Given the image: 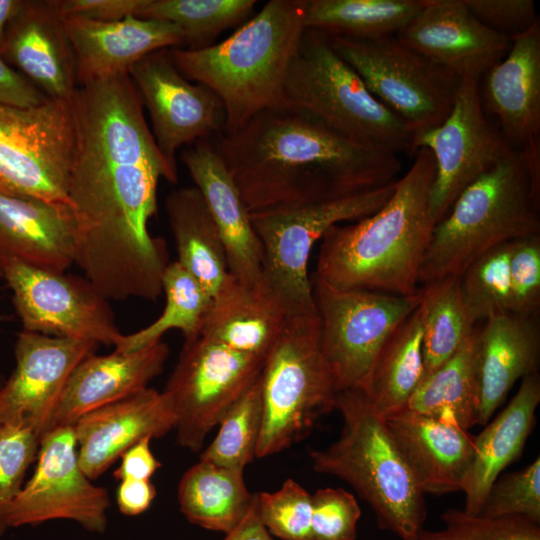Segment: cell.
Returning <instances> with one entry per match:
<instances>
[{
	"label": "cell",
	"mask_w": 540,
	"mask_h": 540,
	"mask_svg": "<svg viewBox=\"0 0 540 540\" xmlns=\"http://www.w3.org/2000/svg\"><path fill=\"white\" fill-rule=\"evenodd\" d=\"M72 103L75 264L108 300L155 301L168 262L164 241L150 235L148 224L160 179L175 184L178 173L162 157L129 75L80 85Z\"/></svg>",
	"instance_id": "cell-1"
},
{
	"label": "cell",
	"mask_w": 540,
	"mask_h": 540,
	"mask_svg": "<svg viewBox=\"0 0 540 540\" xmlns=\"http://www.w3.org/2000/svg\"><path fill=\"white\" fill-rule=\"evenodd\" d=\"M249 211L303 206L395 182L399 155L351 140L281 103L211 143Z\"/></svg>",
	"instance_id": "cell-2"
},
{
	"label": "cell",
	"mask_w": 540,
	"mask_h": 540,
	"mask_svg": "<svg viewBox=\"0 0 540 540\" xmlns=\"http://www.w3.org/2000/svg\"><path fill=\"white\" fill-rule=\"evenodd\" d=\"M413 157L379 210L327 230L320 243L316 277L346 290L400 296L420 292L419 272L435 226L429 208L435 163L426 148H419Z\"/></svg>",
	"instance_id": "cell-3"
},
{
	"label": "cell",
	"mask_w": 540,
	"mask_h": 540,
	"mask_svg": "<svg viewBox=\"0 0 540 540\" xmlns=\"http://www.w3.org/2000/svg\"><path fill=\"white\" fill-rule=\"evenodd\" d=\"M306 0H270L230 37L202 49H167L178 71L222 101L231 134L280 105L291 61L304 32Z\"/></svg>",
	"instance_id": "cell-4"
},
{
	"label": "cell",
	"mask_w": 540,
	"mask_h": 540,
	"mask_svg": "<svg viewBox=\"0 0 540 540\" xmlns=\"http://www.w3.org/2000/svg\"><path fill=\"white\" fill-rule=\"evenodd\" d=\"M540 183L521 148L512 149L466 187L432 231L420 287L460 276L488 250L540 234Z\"/></svg>",
	"instance_id": "cell-5"
},
{
	"label": "cell",
	"mask_w": 540,
	"mask_h": 540,
	"mask_svg": "<svg viewBox=\"0 0 540 540\" xmlns=\"http://www.w3.org/2000/svg\"><path fill=\"white\" fill-rule=\"evenodd\" d=\"M335 410L342 418L336 441L312 450L315 472L348 483L373 510L379 529L401 540H418L426 505L387 424L362 390L338 392Z\"/></svg>",
	"instance_id": "cell-6"
},
{
	"label": "cell",
	"mask_w": 540,
	"mask_h": 540,
	"mask_svg": "<svg viewBox=\"0 0 540 540\" xmlns=\"http://www.w3.org/2000/svg\"><path fill=\"white\" fill-rule=\"evenodd\" d=\"M282 103L356 142L413 157L414 133L378 101L330 46L306 29L289 66Z\"/></svg>",
	"instance_id": "cell-7"
},
{
	"label": "cell",
	"mask_w": 540,
	"mask_h": 540,
	"mask_svg": "<svg viewBox=\"0 0 540 540\" xmlns=\"http://www.w3.org/2000/svg\"><path fill=\"white\" fill-rule=\"evenodd\" d=\"M263 424L256 458L303 440L335 410L338 389L320 344L317 312L290 314L260 376Z\"/></svg>",
	"instance_id": "cell-8"
},
{
	"label": "cell",
	"mask_w": 540,
	"mask_h": 540,
	"mask_svg": "<svg viewBox=\"0 0 540 540\" xmlns=\"http://www.w3.org/2000/svg\"><path fill=\"white\" fill-rule=\"evenodd\" d=\"M395 182L342 198L250 214L262 247L263 278L289 314L316 312L308 273L314 245L332 226L379 210L392 196Z\"/></svg>",
	"instance_id": "cell-9"
},
{
	"label": "cell",
	"mask_w": 540,
	"mask_h": 540,
	"mask_svg": "<svg viewBox=\"0 0 540 540\" xmlns=\"http://www.w3.org/2000/svg\"><path fill=\"white\" fill-rule=\"evenodd\" d=\"M327 39L371 94L415 136L440 125L448 116L461 79L396 35L373 40Z\"/></svg>",
	"instance_id": "cell-10"
},
{
	"label": "cell",
	"mask_w": 540,
	"mask_h": 540,
	"mask_svg": "<svg viewBox=\"0 0 540 540\" xmlns=\"http://www.w3.org/2000/svg\"><path fill=\"white\" fill-rule=\"evenodd\" d=\"M311 284L321 350L338 392L363 391L382 348L420 304L422 289L410 296L346 290L314 274Z\"/></svg>",
	"instance_id": "cell-11"
},
{
	"label": "cell",
	"mask_w": 540,
	"mask_h": 540,
	"mask_svg": "<svg viewBox=\"0 0 540 540\" xmlns=\"http://www.w3.org/2000/svg\"><path fill=\"white\" fill-rule=\"evenodd\" d=\"M72 100L50 98L31 107L0 102L1 186L68 204L76 134Z\"/></svg>",
	"instance_id": "cell-12"
},
{
	"label": "cell",
	"mask_w": 540,
	"mask_h": 540,
	"mask_svg": "<svg viewBox=\"0 0 540 540\" xmlns=\"http://www.w3.org/2000/svg\"><path fill=\"white\" fill-rule=\"evenodd\" d=\"M265 360L201 334L185 339L162 391L176 417L177 443L201 450L212 429L258 380Z\"/></svg>",
	"instance_id": "cell-13"
},
{
	"label": "cell",
	"mask_w": 540,
	"mask_h": 540,
	"mask_svg": "<svg viewBox=\"0 0 540 540\" xmlns=\"http://www.w3.org/2000/svg\"><path fill=\"white\" fill-rule=\"evenodd\" d=\"M0 276L11 289L23 330L116 347L120 332L109 300L75 275L0 259Z\"/></svg>",
	"instance_id": "cell-14"
},
{
	"label": "cell",
	"mask_w": 540,
	"mask_h": 540,
	"mask_svg": "<svg viewBox=\"0 0 540 540\" xmlns=\"http://www.w3.org/2000/svg\"><path fill=\"white\" fill-rule=\"evenodd\" d=\"M484 110L480 78H462L446 119L414 138V151L428 149L435 163L429 208L436 225L460 193L512 147Z\"/></svg>",
	"instance_id": "cell-15"
},
{
	"label": "cell",
	"mask_w": 540,
	"mask_h": 540,
	"mask_svg": "<svg viewBox=\"0 0 540 540\" xmlns=\"http://www.w3.org/2000/svg\"><path fill=\"white\" fill-rule=\"evenodd\" d=\"M77 449L73 425L55 427L40 437L37 466L11 506L9 527L65 519L89 532L107 529L109 494L84 474Z\"/></svg>",
	"instance_id": "cell-16"
},
{
	"label": "cell",
	"mask_w": 540,
	"mask_h": 540,
	"mask_svg": "<svg viewBox=\"0 0 540 540\" xmlns=\"http://www.w3.org/2000/svg\"><path fill=\"white\" fill-rule=\"evenodd\" d=\"M128 75L148 110L155 143L173 171L180 147L223 132L226 113L220 98L207 86L189 82L167 49L148 54Z\"/></svg>",
	"instance_id": "cell-17"
},
{
	"label": "cell",
	"mask_w": 540,
	"mask_h": 540,
	"mask_svg": "<svg viewBox=\"0 0 540 540\" xmlns=\"http://www.w3.org/2000/svg\"><path fill=\"white\" fill-rule=\"evenodd\" d=\"M97 347L91 341L21 331L16 366L0 388V423L27 426L41 437L70 374Z\"/></svg>",
	"instance_id": "cell-18"
},
{
	"label": "cell",
	"mask_w": 540,
	"mask_h": 540,
	"mask_svg": "<svg viewBox=\"0 0 540 540\" xmlns=\"http://www.w3.org/2000/svg\"><path fill=\"white\" fill-rule=\"evenodd\" d=\"M396 36L460 79L481 78L510 47V38L478 20L465 0H426Z\"/></svg>",
	"instance_id": "cell-19"
},
{
	"label": "cell",
	"mask_w": 540,
	"mask_h": 540,
	"mask_svg": "<svg viewBox=\"0 0 540 540\" xmlns=\"http://www.w3.org/2000/svg\"><path fill=\"white\" fill-rule=\"evenodd\" d=\"M55 0L24 1L10 21L0 57L51 99L78 88L74 52Z\"/></svg>",
	"instance_id": "cell-20"
},
{
	"label": "cell",
	"mask_w": 540,
	"mask_h": 540,
	"mask_svg": "<svg viewBox=\"0 0 540 540\" xmlns=\"http://www.w3.org/2000/svg\"><path fill=\"white\" fill-rule=\"evenodd\" d=\"M63 22L74 52L78 86L128 75L148 54L184 43L176 25L157 19L129 16L100 22L64 16Z\"/></svg>",
	"instance_id": "cell-21"
},
{
	"label": "cell",
	"mask_w": 540,
	"mask_h": 540,
	"mask_svg": "<svg viewBox=\"0 0 540 540\" xmlns=\"http://www.w3.org/2000/svg\"><path fill=\"white\" fill-rule=\"evenodd\" d=\"M176 417L162 392L146 388L81 416L73 425L78 463L94 480L143 438H160L175 428Z\"/></svg>",
	"instance_id": "cell-22"
},
{
	"label": "cell",
	"mask_w": 540,
	"mask_h": 540,
	"mask_svg": "<svg viewBox=\"0 0 540 540\" xmlns=\"http://www.w3.org/2000/svg\"><path fill=\"white\" fill-rule=\"evenodd\" d=\"M168 356L169 347L162 340L133 351L89 355L66 381L48 430L74 425L84 414L148 388L162 373Z\"/></svg>",
	"instance_id": "cell-23"
},
{
	"label": "cell",
	"mask_w": 540,
	"mask_h": 540,
	"mask_svg": "<svg viewBox=\"0 0 540 540\" xmlns=\"http://www.w3.org/2000/svg\"><path fill=\"white\" fill-rule=\"evenodd\" d=\"M77 229L68 204L0 185V259L64 273L75 263Z\"/></svg>",
	"instance_id": "cell-24"
},
{
	"label": "cell",
	"mask_w": 540,
	"mask_h": 540,
	"mask_svg": "<svg viewBox=\"0 0 540 540\" xmlns=\"http://www.w3.org/2000/svg\"><path fill=\"white\" fill-rule=\"evenodd\" d=\"M181 159L200 191L224 243L229 274L257 281L263 253L250 213L224 161L203 139L186 148Z\"/></svg>",
	"instance_id": "cell-25"
},
{
	"label": "cell",
	"mask_w": 540,
	"mask_h": 540,
	"mask_svg": "<svg viewBox=\"0 0 540 540\" xmlns=\"http://www.w3.org/2000/svg\"><path fill=\"white\" fill-rule=\"evenodd\" d=\"M475 328L477 425H485L514 384L537 372L539 315L503 313Z\"/></svg>",
	"instance_id": "cell-26"
},
{
	"label": "cell",
	"mask_w": 540,
	"mask_h": 540,
	"mask_svg": "<svg viewBox=\"0 0 540 540\" xmlns=\"http://www.w3.org/2000/svg\"><path fill=\"white\" fill-rule=\"evenodd\" d=\"M482 103L514 148L540 134V21L510 38L506 55L485 73Z\"/></svg>",
	"instance_id": "cell-27"
},
{
	"label": "cell",
	"mask_w": 540,
	"mask_h": 540,
	"mask_svg": "<svg viewBox=\"0 0 540 540\" xmlns=\"http://www.w3.org/2000/svg\"><path fill=\"white\" fill-rule=\"evenodd\" d=\"M385 421L424 494L462 491L474 455L468 430L408 409Z\"/></svg>",
	"instance_id": "cell-28"
},
{
	"label": "cell",
	"mask_w": 540,
	"mask_h": 540,
	"mask_svg": "<svg viewBox=\"0 0 540 540\" xmlns=\"http://www.w3.org/2000/svg\"><path fill=\"white\" fill-rule=\"evenodd\" d=\"M289 315L263 276L257 281H244L228 274L212 296L198 334L266 359Z\"/></svg>",
	"instance_id": "cell-29"
},
{
	"label": "cell",
	"mask_w": 540,
	"mask_h": 540,
	"mask_svg": "<svg viewBox=\"0 0 540 540\" xmlns=\"http://www.w3.org/2000/svg\"><path fill=\"white\" fill-rule=\"evenodd\" d=\"M539 403L540 377L535 372L521 380L506 407L474 436V455L462 488L466 512L480 513L492 484L520 456L534 427Z\"/></svg>",
	"instance_id": "cell-30"
},
{
	"label": "cell",
	"mask_w": 540,
	"mask_h": 540,
	"mask_svg": "<svg viewBox=\"0 0 540 540\" xmlns=\"http://www.w3.org/2000/svg\"><path fill=\"white\" fill-rule=\"evenodd\" d=\"M165 205L177 262L213 296L229 271L224 243L200 191L195 186L178 188Z\"/></svg>",
	"instance_id": "cell-31"
},
{
	"label": "cell",
	"mask_w": 540,
	"mask_h": 540,
	"mask_svg": "<svg viewBox=\"0 0 540 540\" xmlns=\"http://www.w3.org/2000/svg\"><path fill=\"white\" fill-rule=\"evenodd\" d=\"M254 500L244 480V470L200 460L181 477L178 502L181 513L194 525L229 533L248 512Z\"/></svg>",
	"instance_id": "cell-32"
},
{
	"label": "cell",
	"mask_w": 540,
	"mask_h": 540,
	"mask_svg": "<svg viewBox=\"0 0 540 540\" xmlns=\"http://www.w3.org/2000/svg\"><path fill=\"white\" fill-rule=\"evenodd\" d=\"M422 335L419 304L391 335L378 356L363 392L384 419L406 409L423 380Z\"/></svg>",
	"instance_id": "cell-33"
},
{
	"label": "cell",
	"mask_w": 540,
	"mask_h": 540,
	"mask_svg": "<svg viewBox=\"0 0 540 540\" xmlns=\"http://www.w3.org/2000/svg\"><path fill=\"white\" fill-rule=\"evenodd\" d=\"M426 0H306V29L353 40L396 35Z\"/></svg>",
	"instance_id": "cell-34"
},
{
	"label": "cell",
	"mask_w": 540,
	"mask_h": 540,
	"mask_svg": "<svg viewBox=\"0 0 540 540\" xmlns=\"http://www.w3.org/2000/svg\"><path fill=\"white\" fill-rule=\"evenodd\" d=\"M406 409L465 430L477 425L475 329L452 357L422 380Z\"/></svg>",
	"instance_id": "cell-35"
},
{
	"label": "cell",
	"mask_w": 540,
	"mask_h": 540,
	"mask_svg": "<svg viewBox=\"0 0 540 540\" xmlns=\"http://www.w3.org/2000/svg\"><path fill=\"white\" fill-rule=\"evenodd\" d=\"M421 289L424 379L453 356L476 324L463 302L459 276L435 281Z\"/></svg>",
	"instance_id": "cell-36"
},
{
	"label": "cell",
	"mask_w": 540,
	"mask_h": 540,
	"mask_svg": "<svg viewBox=\"0 0 540 540\" xmlns=\"http://www.w3.org/2000/svg\"><path fill=\"white\" fill-rule=\"evenodd\" d=\"M166 304L151 324L123 335L115 349L133 351L162 340L169 330L182 332L184 339L196 336L209 309L212 296L177 261L168 263L162 274Z\"/></svg>",
	"instance_id": "cell-37"
},
{
	"label": "cell",
	"mask_w": 540,
	"mask_h": 540,
	"mask_svg": "<svg viewBox=\"0 0 540 540\" xmlns=\"http://www.w3.org/2000/svg\"><path fill=\"white\" fill-rule=\"evenodd\" d=\"M256 0H144L136 16L167 21L183 33L188 49L211 46L227 28L247 18Z\"/></svg>",
	"instance_id": "cell-38"
},
{
	"label": "cell",
	"mask_w": 540,
	"mask_h": 540,
	"mask_svg": "<svg viewBox=\"0 0 540 540\" xmlns=\"http://www.w3.org/2000/svg\"><path fill=\"white\" fill-rule=\"evenodd\" d=\"M262 424L259 377L221 419L217 435L201 452L199 459L244 470L256 458Z\"/></svg>",
	"instance_id": "cell-39"
},
{
	"label": "cell",
	"mask_w": 540,
	"mask_h": 540,
	"mask_svg": "<svg viewBox=\"0 0 540 540\" xmlns=\"http://www.w3.org/2000/svg\"><path fill=\"white\" fill-rule=\"evenodd\" d=\"M511 244L509 241L488 250L459 276L463 302L476 325L491 316L511 313Z\"/></svg>",
	"instance_id": "cell-40"
},
{
	"label": "cell",
	"mask_w": 540,
	"mask_h": 540,
	"mask_svg": "<svg viewBox=\"0 0 540 540\" xmlns=\"http://www.w3.org/2000/svg\"><path fill=\"white\" fill-rule=\"evenodd\" d=\"M441 519L442 529H423L418 540H540L539 523L524 517H488L449 508Z\"/></svg>",
	"instance_id": "cell-41"
},
{
	"label": "cell",
	"mask_w": 540,
	"mask_h": 540,
	"mask_svg": "<svg viewBox=\"0 0 540 540\" xmlns=\"http://www.w3.org/2000/svg\"><path fill=\"white\" fill-rule=\"evenodd\" d=\"M259 518L267 531L282 540H313L311 494L289 478L277 491L256 493Z\"/></svg>",
	"instance_id": "cell-42"
},
{
	"label": "cell",
	"mask_w": 540,
	"mask_h": 540,
	"mask_svg": "<svg viewBox=\"0 0 540 540\" xmlns=\"http://www.w3.org/2000/svg\"><path fill=\"white\" fill-rule=\"evenodd\" d=\"M40 437L24 425L0 423V537L9 527V512L37 459Z\"/></svg>",
	"instance_id": "cell-43"
},
{
	"label": "cell",
	"mask_w": 540,
	"mask_h": 540,
	"mask_svg": "<svg viewBox=\"0 0 540 540\" xmlns=\"http://www.w3.org/2000/svg\"><path fill=\"white\" fill-rule=\"evenodd\" d=\"M479 514L524 517L540 523V458L520 470L499 476L489 489Z\"/></svg>",
	"instance_id": "cell-44"
},
{
	"label": "cell",
	"mask_w": 540,
	"mask_h": 540,
	"mask_svg": "<svg viewBox=\"0 0 540 540\" xmlns=\"http://www.w3.org/2000/svg\"><path fill=\"white\" fill-rule=\"evenodd\" d=\"M313 540H355L361 508L343 488L325 487L311 494Z\"/></svg>",
	"instance_id": "cell-45"
},
{
	"label": "cell",
	"mask_w": 540,
	"mask_h": 540,
	"mask_svg": "<svg viewBox=\"0 0 540 540\" xmlns=\"http://www.w3.org/2000/svg\"><path fill=\"white\" fill-rule=\"evenodd\" d=\"M509 270L511 313L539 315L540 234L512 241Z\"/></svg>",
	"instance_id": "cell-46"
},
{
	"label": "cell",
	"mask_w": 540,
	"mask_h": 540,
	"mask_svg": "<svg viewBox=\"0 0 540 540\" xmlns=\"http://www.w3.org/2000/svg\"><path fill=\"white\" fill-rule=\"evenodd\" d=\"M473 15L489 28L512 38L539 18L532 0H465Z\"/></svg>",
	"instance_id": "cell-47"
},
{
	"label": "cell",
	"mask_w": 540,
	"mask_h": 540,
	"mask_svg": "<svg viewBox=\"0 0 540 540\" xmlns=\"http://www.w3.org/2000/svg\"><path fill=\"white\" fill-rule=\"evenodd\" d=\"M63 16L112 22L136 16L144 0H55Z\"/></svg>",
	"instance_id": "cell-48"
},
{
	"label": "cell",
	"mask_w": 540,
	"mask_h": 540,
	"mask_svg": "<svg viewBox=\"0 0 540 540\" xmlns=\"http://www.w3.org/2000/svg\"><path fill=\"white\" fill-rule=\"evenodd\" d=\"M48 99L50 98L0 57V102L31 107L41 105Z\"/></svg>",
	"instance_id": "cell-49"
},
{
	"label": "cell",
	"mask_w": 540,
	"mask_h": 540,
	"mask_svg": "<svg viewBox=\"0 0 540 540\" xmlns=\"http://www.w3.org/2000/svg\"><path fill=\"white\" fill-rule=\"evenodd\" d=\"M151 440L150 437L143 438L121 455V463L113 473L116 480H150L161 467V462L151 451Z\"/></svg>",
	"instance_id": "cell-50"
},
{
	"label": "cell",
	"mask_w": 540,
	"mask_h": 540,
	"mask_svg": "<svg viewBox=\"0 0 540 540\" xmlns=\"http://www.w3.org/2000/svg\"><path fill=\"white\" fill-rule=\"evenodd\" d=\"M155 496L156 489L150 480L126 479L120 481L116 500L121 513L136 516L150 507Z\"/></svg>",
	"instance_id": "cell-51"
},
{
	"label": "cell",
	"mask_w": 540,
	"mask_h": 540,
	"mask_svg": "<svg viewBox=\"0 0 540 540\" xmlns=\"http://www.w3.org/2000/svg\"><path fill=\"white\" fill-rule=\"evenodd\" d=\"M223 540H273L259 518L255 494L246 515L233 530L225 534Z\"/></svg>",
	"instance_id": "cell-52"
},
{
	"label": "cell",
	"mask_w": 540,
	"mask_h": 540,
	"mask_svg": "<svg viewBox=\"0 0 540 540\" xmlns=\"http://www.w3.org/2000/svg\"><path fill=\"white\" fill-rule=\"evenodd\" d=\"M22 4L23 0H0V53L3 48L8 25L20 10Z\"/></svg>",
	"instance_id": "cell-53"
},
{
	"label": "cell",
	"mask_w": 540,
	"mask_h": 540,
	"mask_svg": "<svg viewBox=\"0 0 540 540\" xmlns=\"http://www.w3.org/2000/svg\"><path fill=\"white\" fill-rule=\"evenodd\" d=\"M2 319V317L0 316V320Z\"/></svg>",
	"instance_id": "cell-54"
}]
</instances>
